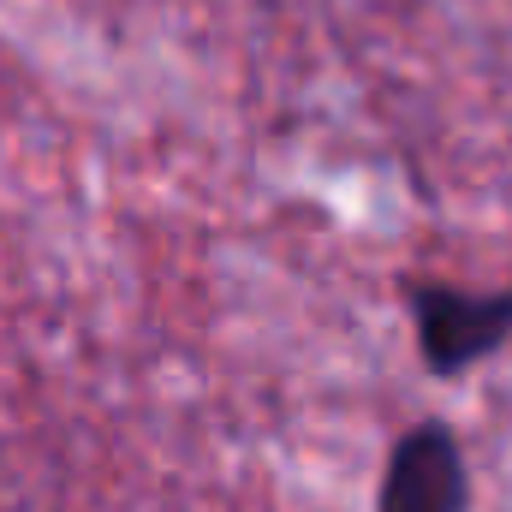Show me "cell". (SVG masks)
Returning <instances> with one entry per match:
<instances>
[{"label": "cell", "mask_w": 512, "mask_h": 512, "mask_svg": "<svg viewBox=\"0 0 512 512\" xmlns=\"http://www.w3.org/2000/svg\"><path fill=\"white\" fill-rule=\"evenodd\" d=\"M399 298H405V316L417 334V358L435 382H459L512 346V286L471 292V286H453L435 274H405Z\"/></svg>", "instance_id": "1"}, {"label": "cell", "mask_w": 512, "mask_h": 512, "mask_svg": "<svg viewBox=\"0 0 512 512\" xmlns=\"http://www.w3.org/2000/svg\"><path fill=\"white\" fill-rule=\"evenodd\" d=\"M471 507V465L453 423L423 417L387 447L376 512H465Z\"/></svg>", "instance_id": "2"}]
</instances>
